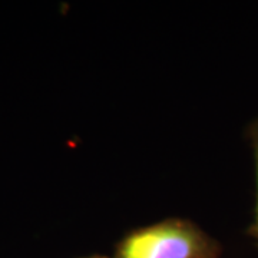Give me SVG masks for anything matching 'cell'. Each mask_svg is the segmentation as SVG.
<instances>
[{"mask_svg": "<svg viewBox=\"0 0 258 258\" xmlns=\"http://www.w3.org/2000/svg\"><path fill=\"white\" fill-rule=\"evenodd\" d=\"M215 245L192 222L168 220L131 234L118 258H214Z\"/></svg>", "mask_w": 258, "mask_h": 258, "instance_id": "1", "label": "cell"}, {"mask_svg": "<svg viewBox=\"0 0 258 258\" xmlns=\"http://www.w3.org/2000/svg\"><path fill=\"white\" fill-rule=\"evenodd\" d=\"M249 141L251 147L254 151V158H255V169H257V205H255V217H254V224H252V235L255 237L258 242V118L251 125H249Z\"/></svg>", "mask_w": 258, "mask_h": 258, "instance_id": "2", "label": "cell"}]
</instances>
